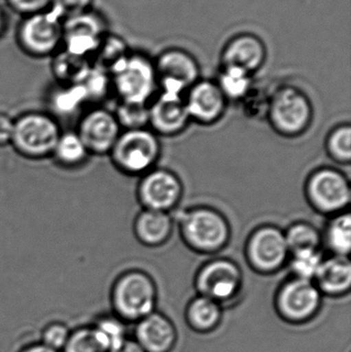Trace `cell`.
Listing matches in <instances>:
<instances>
[{
  "instance_id": "9c48e42d",
  "label": "cell",
  "mask_w": 351,
  "mask_h": 352,
  "mask_svg": "<svg viewBox=\"0 0 351 352\" xmlns=\"http://www.w3.org/2000/svg\"><path fill=\"white\" fill-rule=\"evenodd\" d=\"M245 256L249 268L258 274L280 272L290 258L284 230L269 223L253 229L245 242Z\"/></svg>"
},
{
  "instance_id": "83f0119b",
  "label": "cell",
  "mask_w": 351,
  "mask_h": 352,
  "mask_svg": "<svg viewBox=\"0 0 351 352\" xmlns=\"http://www.w3.org/2000/svg\"><path fill=\"white\" fill-rule=\"evenodd\" d=\"M284 231L290 254L301 250H321V232L308 221H295Z\"/></svg>"
},
{
  "instance_id": "d4e9b609",
  "label": "cell",
  "mask_w": 351,
  "mask_h": 352,
  "mask_svg": "<svg viewBox=\"0 0 351 352\" xmlns=\"http://www.w3.org/2000/svg\"><path fill=\"white\" fill-rule=\"evenodd\" d=\"M89 156L88 150L76 131L62 132L52 154L59 166L67 169L82 166Z\"/></svg>"
},
{
  "instance_id": "74e56055",
  "label": "cell",
  "mask_w": 351,
  "mask_h": 352,
  "mask_svg": "<svg viewBox=\"0 0 351 352\" xmlns=\"http://www.w3.org/2000/svg\"><path fill=\"white\" fill-rule=\"evenodd\" d=\"M14 124V119L0 113V146H8L12 142Z\"/></svg>"
},
{
  "instance_id": "277c9868",
  "label": "cell",
  "mask_w": 351,
  "mask_h": 352,
  "mask_svg": "<svg viewBox=\"0 0 351 352\" xmlns=\"http://www.w3.org/2000/svg\"><path fill=\"white\" fill-rule=\"evenodd\" d=\"M266 119L278 135L300 138L313 124V103L298 87L282 85L270 93Z\"/></svg>"
},
{
  "instance_id": "d6986e66",
  "label": "cell",
  "mask_w": 351,
  "mask_h": 352,
  "mask_svg": "<svg viewBox=\"0 0 351 352\" xmlns=\"http://www.w3.org/2000/svg\"><path fill=\"white\" fill-rule=\"evenodd\" d=\"M133 339L146 352H171L179 335L172 320L155 310L136 322Z\"/></svg>"
},
{
  "instance_id": "ba28073f",
  "label": "cell",
  "mask_w": 351,
  "mask_h": 352,
  "mask_svg": "<svg viewBox=\"0 0 351 352\" xmlns=\"http://www.w3.org/2000/svg\"><path fill=\"white\" fill-rule=\"evenodd\" d=\"M305 198L309 206L319 214L332 217L350 210V178L335 167H319L306 178Z\"/></svg>"
},
{
  "instance_id": "603a6c76",
  "label": "cell",
  "mask_w": 351,
  "mask_h": 352,
  "mask_svg": "<svg viewBox=\"0 0 351 352\" xmlns=\"http://www.w3.org/2000/svg\"><path fill=\"white\" fill-rule=\"evenodd\" d=\"M323 245L333 256H350L351 250V215L350 210L332 215L321 233Z\"/></svg>"
},
{
  "instance_id": "cb8c5ba5",
  "label": "cell",
  "mask_w": 351,
  "mask_h": 352,
  "mask_svg": "<svg viewBox=\"0 0 351 352\" xmlns=\"http://www.w3.org/2000/svg\"><path fill=\"white\" fill-rule=\"evenodd\" d=\"M51 59L52 74L59 85L80 84L93 65L91 60L64 49L58 51Z\"/></svg>"
},
{
  "instance_id": "f1b7e54d",
  "label": "cell",
  "mask_w": 351,
  "mask_h": 352,
  "mask_svg": "<svg viewBox=\"0 0 351 352\" xmlns=\"http://www.w3.org/2000/svg\"><path fill=\"white\" fill-rule=\"evenodd\" d=\"M325 148L331 160L337 164L348 166L351 161L350 124H340L334 127L326 138Z\"/></svg>"
},
{
  "instance_id": "f35d334b",
  "label": "cell",
  "mask_w": 351,
  "mask_h": 352,
  "mask_svg": "<svg viewBox=\"0 0 351 352\" xmlns=\"http://www.w3.org/2000/svg\"><path fill=\"white\" fill-rule=\"evenodd\" d=\"M111 352H146L133 338H128L123 344Z\"/></svg>"
},
{
  "instance_id": "4dcf8cb0",
  "label": "cell",
  "mask_w": 351,
  "mask_h": 352,
  "mask_svg": "<svg viewBox=\"0 0 351 352\" xmlns=\"http://www.w3.org/2000/svg\"><path fill=\"white\" fill-rule=\"evenodd\" d=\"M324 258L321 250H301L290 254L286 267L293 277L313 281Z\"/></svg>"
},
{
  "instance_id": "5b68a950",
  "label": "cell",
  "mask_w": 351,
  "mask_h": 352,
  "mask_svg": "<svg viewBox=\"0 0 351 352\" xmlns=\"http://www.w3.org/2000/svg\"><path fill=\"white\" fill-rule=\"evenodd\" d=\"M62 134L57 119L51 113L28 111L14 119L10 146L29 160L49 158Z\"/></svg>"
},
{
  "instance_id": "44dd1931",
  "label": "cell",
  "mask_w": 351,
  "mask_h": 352,
  "mask_svg": "<svg viewBox=\"0 0 351 352\" xmlns=\"http://www.w3.org/2000/svg\"><path fill=\"white\" fill-rule=\"evenodd\" d=\"M313 283L323 296L340 298L348 295L351 289L350 256H325Z\"/></svg>"
},
{
  "instance_id": "8992f818",
  "label": "cell",
  "mask_w": 351,
  "mask_h": 352,
  "mask_svg": "<svg viewBox=\"0 0 351 352\" xmlns=\"http://www.w3.org/2000/svg\"><path fill=\"white\" fill-rule=\"evenodd\" d=\"M161 154L160 138L150 128H144L123 130L109 156L120 173L140 177L157 167Z\"/></svg>"
},
{
  "instance_id": "8d00e7d4",
  "label": "cell",
  "mask_w": 351,
  "mask_h": 352,
  "mask_svg": "<svg viewBox=\"0 0 351 352\" xmlns=\"http://www.w3.org/2000/svg\"><path fill=\"white\" fill-rule=\"evenodd\" d=\"M5 2L12 12L23 18L49 10L52 0H5Z\"/></svg>"
},
{
  "instance_id": "52a82bcc",
  "label": "cell",
  "mask_w": 351,
  "mask_h": 352,
  "mask_svg": "<svg viewBox=\"0 0 351 352\" xmlns=\"http://www.w3.org/2000/svg\"><path fill=\"white\" fill-rule=\"evenodd\" d=\"M16 43L28 57L52 58L63 45V20L51 10L23 16L16 26Z\"/></svg>"
},
{
  "instance_id": "60d3db41",
  "label": "cell",
  "mask_w": 351,
  "mask_h": 352,
  "mask_svg": "<svg viewBox=\"0 0 351 352\" xmlns=\"http://www.w3.org/2000/svg\"><path fill=\"white\" fill-rule=\"evenodd\" d=\"M8 29V16L3 8H0V39L5 35Z\"/></svg>"
},
{
  "instance_id": "e575fe53",
  "label": "cell",
  "mask_w": 351,
  "mask_h": 352,
  "mask_svg": "<svg viewBox=\"0 0 351 352\" xmlns=\"http://www.w3.org/2000/svg\"><path fill=\"white\" fill-rule=\"evenodd\" d=\"M71 329L62 322H52L43 327L39 342L45 346L61 352L69 339Z\"/></svg>"
},
{
  "instance_id": "7a4b0ae2",
  "label": "cell",
  "mask_w": 351,
  "mask_h": 352,
  "mask_svg": "<svg viewBox=\"0 0 351 352\" xmlns=\"http://www.w3.org/2000/svg\"><path fill=\"white\" fill-rule=\"evenodd\" d=\"M109 72L119 102L148 105L158 93L154 59L144 52L130 51Z\"/></svg>"
},
{
  "instance_id": "8fae6325",
  "label": "cell",
  "mask_w": 351,
  "mask_h": 352,
  "mask_svg": "<svg viewBox=\"0 0 351 352\" xmlns=\"http://www.w3.org/2000/svg\"><path fill=\"white\" fill-rule=\"evenodd\" d=\"M242 269L228 258H214L204 263L194 277L197 295L210 298L224 306L236 301L242 292Z\"/></svg>"
},
{
  "instance_id": "30bf717a",
  "label": "cell",
  "mask_w": 351,
  "mask_h": 352,
  "mask_svg": "<svg viewBox=\"0 0 351 352\" xmlns=\"http://www.w3.org/2000/svg\"><path fill=\"white\" fill-rule=\"evenodd\" d=\"M323 298L313 281L291 276L278 287L274 296V308L284 322L299 326L319 316Z\"/></svg>"
},
{
  "instance_id": "484cf974",
  "label": "cell",
  "mask_w": 351,
  "mask_h": 352,
  "mask_svg": "<svg viewBox=\"0 0 351 352\" xmlns=\"http://www.w3.org/2000/svg\"><path fill=\"white\" fill-rule=\"evenodd\" d=\"M49 101L53 113L63 117L78 113L82 105L90 102L82 84L58 85L49 95Z\"/></svg>"
},
{
  "instance_id": "1f68e13d",
  "label": "cell",
  "mask_w": 351,
  "mask_h": 352,
  "mask_svg": "<svg viewBox=\"0 0 351 352\" xmlns=\"http://www.w3.org/2000/svg\"><path fill=\"white\" fill-rule=\"evenodd\" d=\"M131 50L126 41L119 35L109 32L101 41L94 58L93 64L100 66L109 72L120 60L123 59Z\"/></svg>"
},
{
  "instance_id": "d6a6232c",
  "label": "cell",
  "mask_w": 351,
  "mask_h": 352,
  "mask_svg": "<svg viewBox=\"0 0 351 352\" xmlns=\"http://www.w3.org/2000/svg\"><path fill=\"white\" fill-rule=\"evenodd\" d=\"M61 352H109L92 324L73 329Z\"/></svg>"
},
{
  "instance_id": "3957f363",
  "label": "cell",
  "mask_w": 351,
  "mask_h": 352,
  "mask_svg": "<svg viewBox=\"0 0 351 352\" xmlns=\"http://www.w3.org/2000/svg\"><path fill=\"white\" fill-rule=\"evenodd\" d=\"M158 287L148 273L132 269L120 274L111 289L113 314L124 322H137L156 310Z\"/></svg>"
},
{
  "instance_id": "d590c367",
  "label": "cell",
  "mask_w": 351,
  "mask_h": 352,
  "mask_svg": "<svg viewBox=\"0 0 351 352\" xmlns=\"http://www.w3.org/2000/svg\"><path fill=\"white\" fill-rule=\"evenodd\" d=\"M94 0H52L51 8L62 20L94 8Z\"/></svg>"
},
{
  "instance_id": "6da1fadb",
  "label": "cell",
  "mask_w": 351,
  "mask_h": 352,
  "mask_svg": "<svg viewBox=\"0 0 351 352\" xmlns=\"http://www.w3.org/2000/svg\"><path fill=\"white\" fill-rule=\"evenodd\" d=\"M173 217L183 243L196 254L212 256L230 243L229 219L214 207L197 205L177 211Z\"/></svg>"
},
{
  "instance_id": "9a60e30c",
  "label": "cell",
  "mask_w": 351,
  "mask_h": 352,
  "mask_svg": "<svg viewBox=\"0 0 351 352\" xmlns=\"http://www.w3.org/2000/svg\"><path fill=\"white\" fill-rule=\"evenodd\" d=\"M122 131L113 111L96 107L82 116L76 132L89 154L105 156L109 155Z\"/></svg>"
},
{
  "instance_id": "836d02e7",
  "label": "cell",
  "mask_w": 351,
  "mask_h": 352,
  "mask_svg": "<svg viewBox=\"0 0 351 352\" xmlns=\"http://www.w3.org/2000/svg\"><path fill=\"white\" fill-rule=\"evenodd\" d=\"M113 113L122 130L148 128V124H150L148 105L119 102Z\"/></svg>"
},
{
  "instance_id": "ffe728a7",
  "label": "cell",
  "mask_w": 351,
  "mask_h": 352,
  "mask_svg": "<svg viewBox=\"0 0 351 352\" xmlns=\"http://www.w3.org/2000/svg\"><path fill=\"white\" fill-rule=\"evenodd\" d=\"M175 223L173 213L141 209L133 223L137 241L146 248H160L172 237Z\"/></svg>"
},
{
  "instance_id": "4fadbf2b",
  "label": "cell",
  "mask_w": 351,
  "mask_h": 352,
  "mask_svg": "<svg viewBox=\"0 0 351 352\" xmlns=\"http://www.w3.org/2000/svg\"><path fill=\"white\" fill-rule=\"evenodd\" d=\"M109 21L94 8L63 20L62 49L93 62L101 41L109 34Z\"/></svg>"
},
{
  "instance_id": "2e32d148",
  "label": "cell",
  "mask_w": 351,
  "mask_h": 352,
  "mask_svg": "<svg viewBox=\"0 0 351 352\" xmlns=\"http://www.w3.org/2000/svg\"><path fill=\"white\" fill-rule=\"evenodd\" d=\"M191 122L212 126L224 118L229 101L214 80L200 78L183 96Z\"/></svg>"
},
{
  "instance_id": "ab89813d",
  "label": "cell",
  "mask_w": 351,
  "mask_h": 352,
  "mask_svg": "<svg viewBox=\"0 0 351 352\" xmlns=\"http://www.w3.org/2000/svg\"><path fill=\"white\" fill-rule=\"evenodd\" d=\"M18 352H58L54 351V349H49V347L45 346L41 342L30 343V344L26 345V346L21 349Z\"/></svg>"
},
{
  "instance_id": "f546056e",
  "label": "cell",
  "mask_w": 351,
  "mask_h": 352,
  "mask_svg": "<svg viewBox=\"0 0 351 352\" xmlns=\"http://www.w3.org/2000/svg\"><path fill=\"white\" fill-rule=\"evenodd\" d=\"M91 324L109 352L115 351L128 339L126 322L115 314H105Z\"/></svg>"
},
{
  "instance_id": "7402d4cb",
  "label": "cell",
  "mask_w": 351,
  "mask_h": 352,
  "mask_svg": "<svg viewBox=\"0 0 351 352\" xmlns=\"http://www.w3.org/2000/svg\"><path fill=\"white\" fill-rule=\"evenodd\" d=\"M185 318L188 326L194 332L210 334L222 322L223 306L210 298L196 295L188 303Z\"/></svg>"
},
{
  "instance_id": "ac0fdd59",
  "label": "cell",
  "mask_w": 351,
  "mask_h": 352,
  "mask_svg": "<svg viewBox=\"0 0 351 352\" xmlns=\"http://www.w3.org/2000/svg\"><path fill=\"white\" fill-rule=\"evenodd\" d=\"M148 128L159 138H174L185 131L191 123L183 96L158 92L150 104Z\"/></svg>"
},
{
  "instance_id": "e0dca14e",
  "label": "cell",
  "mask_w": 351,
  "mask_h": 352,
  "mask_svg": "<svg viewBox=\"0 0 351 352\" xmlns=\"http://www.w3.org/2000/svg\"><path fill=\"white\" fill-rule=\"evenodd\" d=\"M268 49L265 41L253 32H239L225 43L220 53V67L232 66L255 76L265 65Z\"/></svg>"
},
{
  "instance_id": "4316f807",
  "label": "cell",
  "mask_w": 351,
  "mask_h": 352,
  "mask_svg": "<svg viewBox=\"0 0 351 352\" xmlns=\"http://www.w3.org/2000/svg\"><path fill=\"white\" fill-rule=\"evenodd\" d=\"M253 76L232 66L220 67L216 80L229 102L242 101L253 87Z\"/></svg>"
},
{
  "instance_id": "5bb4252c",
  "label": "cell",
  "mask_w": 351,
  "mask_h": 352,
  "mask_svg": "<svg viewBox=\"0 0 351 352\" xmlns=\"http://www.w3.org/2000/svg\"><path fill=\"white\" fill-rule=\"evenodd\" d=\"M183 196V184L170 169L155 167L140 176L136 197L142 209L173 213Z\"/></svg>"
},
{
  "instance_id": "7c38bea8",
  "label": "cell",
  "mask_w": 351,
  "mask_h": 352,
  "mask_svg": "<svg viewBox=\"0 0 351 352\" xmlns=\"http://www.w3.org/2000/svg\"><path fill=\"white\" fill-rule=\"evenodd\" d=\"M158 78V92L185 96L187 91L201 78L199 62L183 47H170L154 58Z\"/></svg>"
}]
</instances>
